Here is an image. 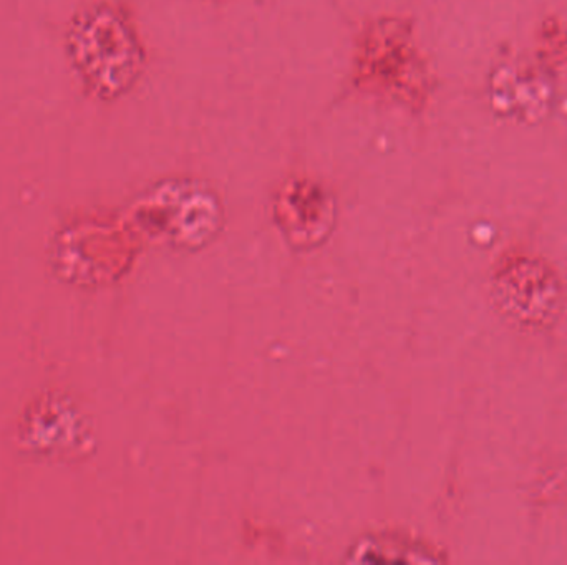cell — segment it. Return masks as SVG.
Masks as SVG:
<instances>
[{
  "mask_svg": "<svg viewBox=\"0 0 567 565\" xmlns=\"http://www.w3.org/2000/svg\"><path fill=\"white\" fill-rule=\"evenodd\" d=\"M529 294V322H545L547 315H553L554 309L541 299L557 300L556 280L547 274L545 266L537 262L521 260L516 266L506 269L500 276V296L504 305L513 310L514 315L521 319L526 299Z\"/></svg>",
  "mask_w": 567,
  "mask_h": 565,
  "instance_id": "6da1fadb",
  "label": "cell"
}]
</instances>
